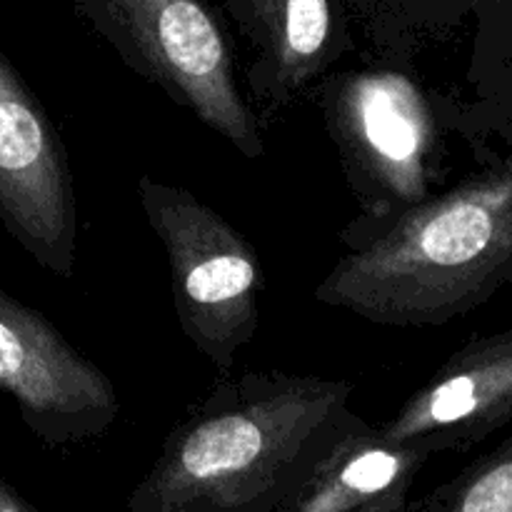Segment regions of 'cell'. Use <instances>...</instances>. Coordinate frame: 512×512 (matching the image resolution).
<instances>
[{"instance_id":"cell-1","label":"cell","mask_w":512,"mask_h":512,"mask_svg":"<svg viewBox=\"0 0 512 512\" xmlns=\"http://www.w3.org/2000/svg\"><path fill=\"white\" fill-rule=\"evenodd\" d=\"M350 398L348 380L225 373L170 430L128 512H280L358 418Z\"/></svg>"},{"instance_id":"cell-2","label":"cell","mask_w":512,"mask_h":512,"mask_svg":"<svg viewBox=\"0 0 512 512\" xmlns=\"http://www.w3.org/2000/svg\"><path fill=\"white\" fill-rule=\"evenodd\" d=\"M313 298L388 328L445 325L512 283V158L485 163L425 203L353 220Z\"/></svg>"},{"instance_id":"cell-3","label":"cell","mask_w":512,"mask_h":512,"mask_svg":"<svg viewBox=\"0 0 512 512\" xmlns=\"http://www.w3.org/2000/svg\"><path fill=\"white\" fill-rule=\"evenodd\" d=\"M315 105L360 203V218L385 220L440 193L443 98L395 63L333 70L315 85Z\"/></svg>"},{"instance_id":"cell-4","label":"cell","mask_w":512,"mask_h":512,"mask_svg":"<svg viewBox=\"0 0 512 512\" xmlns=\"http://www.w3.org/2000/svg\"><path fill=\"white\" fill-rule=\"evenodd\" d=\"M75 10L133 73L243 158H263V125L238 85L228 35L205 0H75Z\"/></svg>"},{"instance_id":"cell-5","label":"cell","mask_w":512,"mask_h":512,"mask_svg":"<svg viewBox=\"0 0 512 512\" xmlns=\"http://www.w3.org/2000/svg\"><path fill=\"white\" fill-rule=\"evenodd\" d=\"M138 200L168 255L180 330L210 365L230 373L260 325L265 273L258 250L183 185L143 175Z\"/></svg>"},{"instance_id":"cell-6","label":"cell","mask_w":512,"mask_h":512,"mask_svg":"<svg viewBox=\"0 0 512 512\" xmlns=\"http://www.w3.org/2000/svg\"><path fill=\"white\" fill-rule=\"evenodd\" d=\"M0 223L55 278L78 263V198L68 150L38 95L0 50Z\"/></svg>"},{"instance_id":"cell-7","label":"cell","mask_w":512,"mask_h":512,"mask_svg":"<svg viewBox=\"0 0 512 512\" xmlns=\"http://www.w3.org/2000/svg\"><path fill=\"white\" fill-rule=\"evenodd\" d=\"M0 390L30 433L48 445L100 438L120 418L108 375L38 310L0 288Z\"/></svg>"},{"instance_id":"cell-8","label":"cell","mask_w":512,"mask_h":512,"mask_svg":"<svg viewBox=\"0 0 512 512\" xmlns=\"http://www.w3.org/2000/svg\"><path fill=\"white\" fill-rule=\"evenodd\" d=\"M250 48L248 103L260 125L333 73L353 48L348 0H223Z\"/></svg>"},{"instance_id":"cell-9","label":"cell","mask_w":512,"mask_h":512,"mask_svg":"<svg viewBox=\"0 0 512 512\" xmlns=\"http://www.w3.org/2000/svg\"><path fill=\"white\" fill-rule=\"evenodd\" d=\"M510 420L512 328L468 340L378 428L388 443L440 458L483 443Z\"/></svg>"},{"instance_id":"cell-10","label":"cell","mask_w":512,"mask_h":512,"mask_svg":"<svg viewBox=\"0 0 512 512\" xmlns=\"http://www.w3.org/2000/svg\"><path fill=\"white\" fill-rule=\"evenodd\" d=\"M430 460L428 450L388 443L358 415L280 512H405Z\"/></svg>"},{"instance_id":"cell-11","label":"cell","mask_w":512,"mask_h":512,"mask_svg":"<svg viewBox=\"0 0 512 512\" xmlns=\"http://www.w3.org/2000/svg\"><path fill=\"white\" fill-rule=\"evenodd\" d=\"M448 130L473 145L485 163L512 158V43L470 70L468 95H443Z\"/></svg>"},{"instance_id":"cell-12","label":"cell","mask_w":512,"mask_h":512,"mask_svg":"<svg viewBox=\"0 0 512 512\" xmlns=\"http://www.w3.org/2000/svg\"><path fill=\"white\" fill-rule=\"evenodd\" d=\"M480 0H348L385 63L408 60L425 38H438Z\"/></svg>"},{"instance_id":"cell-13","label":"cell","mask_w":512,"mask_h":512,"mask_svg":"<svg viewBox=\"0 0 512 512\" xmlns=\"http://www.w3.org/2000/svg\"><path fill=\"white\" fill-rule=\"evenodd\" d=\"M405 512H512V435Z\"/></svg>"},{"instance_id":"cell-14","label":"cell","mask_w":512,"mask_h":512,"mask_svg":"<svg viewBox=\"0 0 512 512\" xmlns=\"http://www.w3.org/2000/svg\"><path fill=\"white\" fill-rule=\"evenodd\" d=\"M0 512H35V510L30 508V505L25 503V500L20 498V495L15 493L3 478H0Z\"/></svg>"}]
</instances>
